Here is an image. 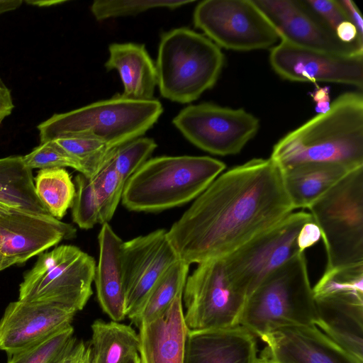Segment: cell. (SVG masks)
Returning a JSON list of instances; mask_svg holds the SVG:
<instances>
[{"label": "cell", "mask_w": 363, "mask_h": 363, "mask_svg": "<svg viewBox=\"0 0 363 363\" xmlns=\"http://www.w3.org/2000/svg\"><path fill=\"white\" fill-rule=\"evenodd\" d=\"M220 48L187 28L162 34L155 65L160 94L172 101L196 100L216 83L224 65Z\"/></svg>", "instance_id": "8992f818"}, {"label": "cell", "mask_w": 363, "mask_h": 363, "mask_svg": "<svg viewBox=\"0 0 363 363\" xmlns=\"http://www.w3.org/2000/svg\"><path fill=\"white\" fill-rule=\"evenodd\" d=\"M281 170L308 162L363 167V96L341 94L318 114L281 138L269 157Z\"/></svg>", "instance_id": "7a4b0ae2"}, {"label": "cell", "mask_w": 363, "mask_h": 363, "mask_svg": "<svg viewBox=\"0 0 363 363\" xmlns=\"http://www.w3.org/2000/svg\"><path fill=\"white\" fill-rule=\"evenodd\" d=\"M193 1L164 0H98L93 2L91 11L95 18L102 21L109 18L135 16L154 8L174 9L191 4Z\"/></svg>", "instance_id": "d6a6232c"}, {"label": "cell", "mask_w": 363, "mask_h": 363, "mask_svg": "<svg viewBox=\"0 0 363 363\" xmlns=\"http://www.w3.org/2000/svg\"><path fill=\"white\" fill-rule=\"evenodd\" d=\"M304 1L334 33L340 23L347 21L339 0H304Z\"/></svg>", "instance_id": "8d00e7d4"}, {"label": "cell", "mask_w": 363, "mask_h": 363, "mask_svg": "<svg viewBox=\"0 0 363 363\" xmlns=\"http://www.w3.org/2000/svg\"><path fill=\"white\" fill-rule=\"evenodd\" d=\"M294 208L281 170L255 158L220 174L167 231L179 259L201 263L230 254Z\"/></svg>", "instance_id": "6da1fadb"}, {"label": "cell", "mask_w": 363, "mask_h": 363, "mask_svg": "<svg viewBox=\"0 0 363 363\" xmlns=\"http://www.w3.org/2000/svg\"><path fill=\"white\" fill-rule=\"evenodd\" d=\"M72 325L48 339L9 356L8 363H57L75 344Z\"/></svg>", "instance_id": "f546056e"}, {"label": "cell", "mask_w": 363, "mask_h": 363, "mask_svg": "<svg viewBox=\"0 0 363 363\" xmlns=\"http://www.w3.org/2000/svg\"><path fill=\"white\" fill-rule=\"evenodd\" d=\"M156 147L153 139L140 137L111 150L115 168L125 183L148 160Z\"/></svg>", "instance_id": "836d02e7"}, {"label": "cell", "mask_w": 363, "mask_h": 363, "mask_svg": "<svg viewBox=\"0 0 363 363\" xmlns=\"http://www.w3.org/2000/svg\"><path fill=\"white\" fill-rule=\"evenodd\" d=\"M195 27L219 48L251 51L272 48L277 33L252 0H205L194 12Z\"/></svg>", "instance_id": "8fae6325"}, {"label": "cell", "mask_w": 363, "mask_h": 363, "mask_svg": "<svg viewBox=\"0 0 363 363\" xmlns=\"http://www.w3.org/2000/svg\"><path fill=\"white\" fill-rule=\"evenodd\" d=\"M260 338L272 363H363L313 324L280 326Z\"/></svg>", "instance_id": "ac0fdd59"}, {"label": "cell", "mask_w": 363, "mask_h": 363, "mask_svg": "<svg viewBox=\"0 0 363 363\" xmlns=\"http://www.w3.org/2000/svg\"><path fill=\"white\" fill-rule=\"evenodd\" d=\"M317 313L305 252L268 275L247 297L239 325L260 337L284 325H315Z\"/></svg>", "instance_id": "5b68a950"}, {"label": "cell", "mask_w": 363, "mask_h": 363, "mask_svg": "<svg viewBox=\"0 0 363 363\" xmlns=\"http://www.w3.org/2000/svg\"><path fill=\"white\" fill-rule=\"evenodd\" d=\"M98 240L99 256L94 278L97 299L103 311L112 320L120 322L126 317L122 265L123 241L108 223L101 225Z\"/></svg>", "instance_id": "7402d4cb"}, {"label": "cell", "mask_w": 363, "mask_h": 363, "mask_svg": "<svg viewBox=\"0 0 363 363\" xmlns=\"http://www.w3.org/2000/svg\"><path fill=\"white\" fill-rule=\"evenodd\" d=\"M37 195L50 214L60 220L72 207L75 185L64 168L40 169L35 178Z\"/></svg>", "instance_id": "83f0119b"}, {"label": "cell", "mask_w": 363, "mask_h": 363, "mask_svg": "<svg viewBox=\"0 0 363 363\" xmlns=\"http://www.w3.org/2000/svg\"><path fill=\"white\" fill-rule=\"evenodd\" d=\"M57 363H93L89 343L77 341Z\"/></svg>", "instance_id": "74e56055"}, {"label": "cell", "mask_w": 363, "mask_h": 363, "mask_svg": "<svg viewBox=\"0 0 363 363\" xmlns=\"http://www.w3.org/2000/svg\"><path fill=\"white\" fill-rule=\"evenodd\" d=\"M275 29L281 40L295 46L329 53H363L358 41L341 42L304 0H252Z\"/></svg>", "instance_id": "5bb4252c"}, {"label": "cell", "mask_w": 363, "mask_h": 363, "mask_svg": "<svg viewBox=\"0 0 363 363\" xmlns=\"http://www.w3.org/2000/svg\"><path fill=\"white\" fill-rule=\"evenodd\" d=\"M91 329L93 363H123L130 355L138 354V334L130 325L98 319Z\"/></svg>", "instance_id": "484cf974"}, {"label": "cell", "mask_w": 363, "mask_h": 363, "mask_svg": "<svg viewBox=\"0 0 363 363\" xmlns=\"http://www.w3.org/2000/svg\"><path fill=\"white\" fill-rule=\"evenodd\" d=\"M346 14L347 21L356 28L358 33V40L363 44V20L357 6L350 0H339Z\"/></svg>", "instance_id": "ab89813d"}, {"label": "cell", "mask_w": 363, "mask_h": 363, "mask_svg": "<svg viewBox=\"0 0 363 363\" xmlns=\"http://www.w3.org/2000/svg\"><path fill=\"white\" fill-rule=\"evenodd\" d=\"M179 259L164 229L123 242L122 265L126 317L131 319L139 311L153 287Z\"/></svg>", "instance_id": "4fadbf2b"}, {"label": "cell", "mask_w": 363, "mask_h": 363, "mask_svg": "<svg viewBox=\"0 0 363 363\" xmlns=\"http://www.w3.org/2000/svg\"><path fill=\"white\" fill-rule=\"evenodd\" d=\"M173 123L193 145L220 156L239 153L259 128V119L245 110L211 103L186 106Z\"/></svg>", "instance_id": "7c38bea8"}, {"label": "cell", "mask_w": 363, "mask_h": 363, "mask_svg": "<svg viewBox=\"0 0 363 363\" xmlns=\"http://www.w3.org/2000/svg\"><path fill=\"white\" fill-rule=\"evenodd\" d=\"M82 167L83 174L92 177L99 169L111 149L106 143L87 137H71L54 140Z\"/></svg>", "instance_id": "1f68e13d"}, {"label": "cell", "mask_w": 363, "mask_h": 363, "mask_svg": "<svg viewBox=\"0 0 363 363\" xmlns=\"http://www.w3.org/2000/svg\"><path fill=\"white\" fill-rule=\"evenodd\" d=\"M327 255L325 271L363 264V167L350 171L309 208Z\"/></svg>", "instance_id": "52a82bcc"}, {"label": "cell", "mask_w": 363, "mask_h": 363, "mask_svg": "<svg viewBox=\"0 0 363 363\" xmlns=\"http://www.w3.org/2000/svg\"><path fill=\"white\" fill-rule=\"evenodd\" d=\"M0 203L11 209L52 216L39 199L31 169L23 156L0 158Z\"/></svg>", "instance_id": "d4e9b609"}, {"label": "cell", "mask_w": 363, "mask_h": 363, "mask_svg": "<svg viewBox=\"0 0 363 363\" xmlns=\"http://www.w3.org/2000/svg\"><path fill=\"white\" fill-rule=\"evenodd\" d=\"M23 160L25 164L31 169L69 167L82 173L80 162L54 140L41 143L30 153L23 156Z\"/></svg>", "instance_id": "d590c367"}, {"label": "cell", "mask_w": 363, "mask_h": 363, "mask_svg": "<svg viewBox=\"0 0 363 363\" xmlns=\"http://www.w3.org/2000/svg\"><path fill=\"white\" fill-rule=\"evenodd\" d=\"M75 196L72 205L73 221L85 230L99 223V206L91 179L79 173L74 179Z\"/></svg>", "instance_id": "e575fe53"}, {"label": "cell", "mask_w": 363, "mask_h": 363, "mask_svg": "<svg viewBox=\"0 0 363 363\" xmlns=\"http://www.w3.org/2000/svg\"><path fill=\"white\" fill-rule=\"evenodd\" d=\"M309 213H291L283 220L221 257L230 281L247 298L272 272L301 252L298 238L312 220Z\"/></svg>", "instance_id": "9c48e42d"}, {"label": "cell", "mask_w": 363, "mask_h": 363, "mask_svg": "<svg viewBox=\"0 0 363 363\" xmlns=\"http://www.w3.org/2000/svg\"><path fill=\"white\" fill-rule=\"evenodd\" d=\"M111 150L97 172L90 177L99 206V224L101 225L112 219L121 201L125 184L115 168Z\"/></svg>", "instance_id": "f1b7e54d"}, {"label": "cell", "mask_w": 363, "mask_h": 363, "mask_svg": "<svg viewBox=\"0 0 363 363\" xmlns=\"http://www.w3.org/2000/svg\"><path fill=\"white\" fill-rule=\"evenodd\" d=\"M138 328L140 363H184L189 329L182 295L177 296L162 315Z\"/></svg>", "instance_id": "d6986e66"}, {"label": "cell", "mask_w": 363, "mask_h": 363, "mask_svg": "<svg viewBox=\"0 0 363 363\" xmlns=\"http://www.w3.org/2000/svg\"><path fill=\"white\" fill-rule=\"evenodd\" d=\"M225 169L207 156H162L147 160L126 182L121 201L130 211L154 212L197 198Z\"/></svg>", "instance_id": "3957f363"}, {"label": "cell", "mask_w": 363, "mask_h": 363, "mask_svg": "<svg viewBox=\"0 0 363 363\" xmlns=\"http://www.w3.org/2000/svg\"><path fill=\"white\" fill-rule=\"evenodd\" d=\"M320 237V229L315 222L312 220L306 223L301 229L298 238L300 249L305 252L306 249L315 244Z\"/></svg>", "instance_id": "f35d334b"}, {"label": "cell", "mask_w": 363, "mask_h": 363, "mask_svg": "<svg viewBox=\"0 0 363 363\" xmlns=\"http://www.w3.org/2000/svg\"><path fill=\"white\" fill-rule=\"evenodd\" d=\"M13 264H14L11 260L0 255V271Z\"/></svg>", "instance_id": "bcb514c9"}, {"label": "cell", "mask_w": 363, "mask_h": 363, "mask_svg": "<svg viewBox=\"0 0 363 363\" xmlns=\"http://www.w3.org/2000/svg\"><path fill=\"white\" fill-rule=\"evenodd\" d=\"M23 2L22 0H0V16L4 13L17 9Z\"/></svg>", "instance_id": "ee69618b"}, {"label": "cell", "mask_w": 363, "mask_h": 363, "mask_svg": "<svg viewBox=\"0 0 363 363\" xmlns=\"http://www.w3.org/2000/svg\"><path fill=\"white\" fill-rule=\"evenodd\" d=\"M189 264L179 259L153 287L139 311L130 319L138 328L162 315L174 298L183 294Z\"/></svg>", "instance_id": "4316f807"}, {"label": "cell", "mask_w": 363, "mask_h": 363, "mask_svg": "<svg viewBox=\"0 0 363 363\" xmlns=\"http://www.w3.org/2000/svg\"><path fill=\"white\" fill-rule=\"evenodd\" d=\"M96 264L93 257L71 245L43 252L24 274L18 300L57 305L77 313L93 294Z\"/></svg>", "instance_id": "ba28073f"}, {"label": "cell", "mask_w": 363, "mask_h": 363, "mask_svg": "<svg viewBox=\"0 0 363 363\" xmlns=\"http://www.w3.org/2000/svg\"><path fill=\"white\" fill-rule=\"evenodd\" d=\"M75 313L53 304L11 302L0 320V350L8 356L26 350L71 325Z\"/></svg>", "instance_id": "e0dca14e"}, {"label": "cell", "mask_w": 363, "mask_h": 363, "mask_svg": "<svg viewBox=\"0 0 363 363\" xmlns=\"http://www.w3.org/2000/svg\"><path fill=\"white\" fill-rule=\"evenodd\" d=\"M337 38L342 43H352L358 41V33L355 26L348 21L342 22L337 27L335 32Z\"/></svg>", "instance_id": "b9f144b4"}, {"label": "cell", "mask_w": 363, "mask_h": 363, "mask_svg": "<svg viewBox=\"0 0 363 363\" xmlns=\"http://www.w3.org/2000/svg\"><path fill=\"white\" fill-rule=\"evenodd\" d=\"M162 111V106L156 99L135 100L117 94L54 114L38 125L40 143L63 138L87 137L114 149L143 135Z\"/></svg>", "instance_id": "277c9868"}, {"label": "cell", "mask_w": 363, "mask_h": 363, "mask_svg": "<svg viewBox=\"0 0 363 363\" xmlns=\"http://www.w3.org/2000/svg\"><path fill=\"white\" fill-rule=\"evenodd\" d=\"M255 363H272L269 358L262 353L260 357H257Z\"/></svg>", "instance_id": "c3c4849f"}, {"label": "cell", "mask_w": 363, "mask_h": 363, "mask_svg": "<svg viewBox=\"0 0 363 363\" xmlns=\"http://www.w3.org/2000/svg\"><path fill=\"white\" fill-rule=\"evenodd\" d=\"M318 326L339 346L363 362V297L315 298Z\"/></svg>", "instance_id": "44dd1931"}, {"label": "cell", "mask_w": 363, "mask_h": 363, "mask_svg": "<svg viewBox=\"0 0 363 363\" xmlns=\"http://www.w3.org/2000/svg\"><path fill=\"white\" fill-rule=\"evenodd\" d=\"M64 2L63 1H26V3H30L32 4H35L38 6H48L53 4H57Z\"/></svg>", "instance_id": "f6af8a7d"}, {"label": "cell", "mask_w": 363, "mask_h": 363, "mask_svg": "<svg viewBox=\"0 0 363 363\" xmlns=\"http://www.w3.org/2000/svg\"><path fill=\"white\" fill-rule=\"evenodd\" d=\"M255 336L241 325L190 330L184 363H255Z\"/></svg>", "instance_id": "ffe728a7"}, {"label": "cell", "mask_w": 363, "mask_h": 363, "mask_svg": "<svg viewBox=\"0 0 363 363\" xmlns=\"http://www.w3.org/2000/svg\"><path fill=\"white\" fill-rule=\"evenodd\" d=\"M182 297L190 330L238 325L247 300L230 281L221 257L198 264L187 277Z\"/></svg>", "instance_id": "30bf717a"}, {"label": "cell", "mask_w": 363, "mask_h": 363, "mask_svg": "<svg viewBox=\"0 0 363 363\" xmlns=\"http://www.w3.org/2000/svg\"><path fill=\"white\" fill-rule=\"evenodd\" d=\"M11 209V208L0 203V211H9Z\"/></svg>", "instance_id": "681fc988"}, {"label": "cell", "mask_w": 363, "mask_h": 363, "mask_svg": "<svg viewBox=\"0 0 363 363\" xmlns=\"http://www.w3.org/2000/svg\"><path fill=\"white\" fill-rule=\"evenodd\" d=\"M123 363H140L138 354H133L127 357Z\"/></svg>", "instance_id": "7dc6e473"}, {"label": "cell", "mask_w": 363, "mask_h": 363, "mask_svg": "<svg viewBox=\"0 0 363 363\" xmlns=\"http://www.w3.org/2000/svg\"><path fill=\"white\" fill-rule=\"evenodd\" d=\"M311 96L315 103V110L318 114L325 113L329 111L331 105L329 86H318Z\"/></svg>", "instance_id": "60d3db41"}, {"label": "cell", "mask_w": 363, "mask_h": 363, "mask_svg": "<svg viewBox=\"0 0 363 363\" xmlns=\"http://www.w3.org/2000/svg\"><path fill=\"white\" fill-rule=\"evenodd\" d=\"M13 108L11 92L0 79V123L11 113Z\"/></svg>", "instance_id": "7bdbcfd3"}, {"label": "cell", "mask_w": 363, "mask_h": 363, "mask_svg": "<svg viewBox=\"0 0 363 363\" xmlns=\"http://www.w3.org/2000/svg\"><path fill=\"white\" fill-rule=\"evenodd\" d=\"M269 62L281 78L293 82L363 86V53L343 55L299 48L280 40L271 48Z\"/></svg>", "instance_id": "9a60e30c"}, {"label": "cell", "mask_w": 363, "mask_h": 363, "mask_svg": "<svg viewBox=\"0 0 363 363\" xmlns=\"http://www.w3.org/2000/svg\"><path fill=\"white\" fill-rule=\"evenodd\" d=\"M330 162L303 163L281 170L285 191L294 208H308L350 171Z\"/></svg>", "instance_id": "cb8c5ba5"}, {"label": "cell", "mask_w": 363, "mask_h": 363, "mask_svg": "<svg viewBox=\"0 0 363 363\" xmlns=\"http://www.w3.org/2000/svg\"><path fill=\"white\" fill-rule=\"evenodd\" d=\"M108 51L105 67L108 70L118 71L123 85L121 95L135 100L154 99L157 84L156 67L145 46L133 43H113Z\"/></svg>", "instance_id": "603a6c76"}, {"label": "cell", "mask_w": 363, "mask_h": 363, "mask_svg": "<svg viewBox=\"0 0 363 363\" xmlns=\"http://www.w3.org/2000/svg\"><path fill=\"white\" fill-rule=\"evenodd\" d=\"M76 234L73 225L52 216L14 209L0 211V255L14 264L23 263Z\"/></svg>", "instance_id": "2e32d148"}, {"label": "cell", "mask_w": 363, "mask_h": 363, "mask_svg": "<svg viewBox=\"0 0 363 363\" xmlns=\"http://www.w3.org/2000/svg\"><path fill=\"white\" fill-rule=\"evenodd\" d=\"M313 293L314 298L334 295L363 297V264L325 271Z\"/></svg>", "instance_id": "4dcf8cb0"}]
</instances>
